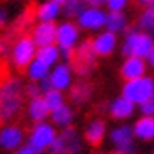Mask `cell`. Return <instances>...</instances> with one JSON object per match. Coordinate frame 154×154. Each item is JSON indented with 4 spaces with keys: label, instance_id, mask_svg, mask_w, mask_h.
Listing matches in <instances>:
<instances>
[{
    "label": "cell",
    "instance_id": "cell-37",
    "mask_svg": "<svg viewBox=\"0 0 154 154\" xmlns=\"http://www.w3.org/2000/svg\"><path fill=\"white\" fill-rule=\"evenodd\" d=\"M147 64H149L150 70H154V47H152V51L149 53V57H147Z\"/></svg>",
    "mask_w": 154,
    "mask_h": 154
},
{
    "label": "cell",
    "instance_id": "cell-36",
    "mask_svg": "<svg viewBox=\"0 0 154 154\" xmlns=\"http://www.w3.org/2000/svg\"><path fill=\"white\" fill-rule=\"evenodd\" d=\"M135 2H137L139 8H150V6H154V0H135Z\"/></svg>",
    "mask_w": 154,
    "mask_h": 154
},
{
    "label": "cell",
    "instance_id": "cell-7",
    "mask_svg": "<svg viewBox=\"0 0 154 154\" xmlns=\"http://www.w3.org/2000/svg\"><path fill=\"white\" fill-rule=\"evenodd\" d=\"M58 135V128L53 124L51 120H43V122H36L32 124L30 132L26 134V145L36 150V154H43L47 152L53 141Z\"/></svg>",
    "mask_w": 154,
    "mask_h": 154
},
{
    "label": "cell",
    "instance_id": "cell-12",
    "mask_svg": "<svg viewBox=\"0 0 154 154\" xmlns=\"http://www.w3.org/2000/svg\"><path fill=\"white\" fill-rule=\"evenodd\" d=\"M90 40H92L94 51L98 53L100 58H109V57H113L115 53L120 49V38H119V34H115V32H111V30H107V28L96 32Z\"/></svg>",
    "mask_w": 154,
    "mask_h": 154
},
{
    "label": "cell",
    "instance_id": "cell-13",
    "mask_svg": "<svg viewBox=\"0 0 154 154\" xmlns=\"http://www.w3.org/2000/svg\"><path fill=\"white\" fill-rule=\"evenodd\" d=\"M75 77L77 75L73 72L72 62H66V60H60V62L57 66H53L51 72H49V79H51L53 88H57L60 92H68V90H70L73 87V83L77 81Z\"/></svg>",
    "mask_w": 154,
    "mask_h": 154
},
{
    "label": "cell",
    "instance_id": "cell-17",
    "mask_svg": "<svg viewBox=\"0 0 154 154\" xmlns=\"http://www.w3.org/2000/svg\"><path fill=\"white\" fill-rule=\"evenodd\" d=\"M70 103L75 107H83L87 105L92 98H94V85H92L88 79H77L73 83V87L66 92Z\"/></svg>",
    "mask_w": 154,
    "mask_h": 154
},
{
    "label": "cell",
    "instance_id": "cell-35",
    "mask_svg": "<svg viewBox=\"0 0 154 154\" xmlns=\"http://www.w3.org/2000/svg\"><path fill=\"white\" fill-rule=\"evenodd\" d=\"M15 154H36V150H34L32 147H28V145H23V147L15 152Z\"/></svg>",
    "mask_w": 154,
    "mask_h": 154
},
{
    "label": "cell",
    "instance_id": "cell-23",
    "mask_svg": "<svg viewBox=\"0 0 154 154\" xmlns=\"http://www.w3.org/2000/svg\"><path fill=\"white\" fill-rule=\"evenodd\" d=\"M105 28L115 34H126L130 30V17L126 11H107V23Z\"/></svg>",
    "mask_w": 154,
    "mask_h": 154
},
{
    "label": "cell",
    "instance_id": "cell-40",
    "mask_svg": "<svg viewBox=\"0 0 154 154\" xmlns=\"http://www.w3.org/2000/svg\"><path fill=\"white\" fill-rule=\"evenodd\" d=\"M150 98H152V100H154V88H152V96H150Z\"/></svg>",
    "mask_w": 154,
    "mask_h": 154
},
{
    "label": "cell",
    "instance_id": "cell-3",
    "mask_svg": "<svg viewBox=\"0 0 154 154\" xmlns=\"http://www.w3.org/2000/svg\"><path fill=\"white\" fill-rule=\"evenodd\" d=\"M98 58L100 57L94 51V45H92L90 38L88 40H81V43L75 47L73 58H72V66H73L75 75L79 79H88L98 66Z\"/></svg>",
    "mask_w": 154,
    "mask_h": 154
},
{
    "label": "cell",
    "instance_id": "cell-11",
    "mask_svg": "<svg viewBox=\"0 0 154 154\" xmlns=\"http://www.w3.org/2000/svg\"><path fill=\"white\" fill-rule=\"evenodd\" d=\"M23 145H26V132L21 124L8 122L0 126V150L17 152Z\"/></svg>",
    "mask_w": 154,
    "mask_h": 154
},
{
    "label": "cell",
    "instance_id": "cell-32",
    "mask_svg": "<svg viewBox=\"0 0 154 154\" xmlns=\"http://www.w3.org/2000/svg\"><path fill=\"white\" fill-rule=\"evenodd\" d=\"M10 47H11V43L8 42V38L0 36V58H4L6 55H10Z\"/></svg>",
    "mask_w": 154,
    "mask_h": 154
},
{
    "label": "cell",
    "instance_id": "cell-9",
    "mask_svg": "<svg viewBox=\"0 0 154 154\" xmlns=\"http://www.w3.org/2000/svg\"><path fill=\"white\" fill-rule=\"evenodd\" d=\"M79 28L83 32H90V34H96L100 30L105 28V23H107V10L103 6H87L85 10L79 13V17L75 19Z\"/></svg>",
    "mask_w": 154,
    "mask_h": 154
},
{
    "label": "cell",
    "instance_id": "cell-26",
    "mask_svg": "<svg viewBox=\"0 0 154 154\" xmlns=\"http://www.w3.org/2000/svg\"><path fill=\"white\" fill-rule=\"evenodd\" d=\"M135 26L154 36V6L141 8V11L137 13V19H135Z\"/></svg>",
    "mask_w": 154,
    "mask_h": 154
},
{
    "label": "cell",
    "instance_id": "cell-16",
    "mask_svg": "<svg viewBox=\"0 0 154 154\" xmlns=\"http://www.w3.org/2000/svg\"><path fill=\"white\" fill-rule=\"evenodd\" d=\"M149 64H147V58H141V57H124L120 62L119 68V73H120V79L122 81H130V79H137V77H143L149 73Z\"/></svg>",
    "mask_w": 154,
    "mask_h": 154
},
{
    "label": "cell",
    "instance_id": "cell-19",
    "mask_svg": "<svg viewBox=\"0 0 154 154\" xmlns=\"http://www.w3.org/2000/svg\"><path fill=\"white\" fill-rule=\"evenodd\" d=\"M25 113H26V119L32 122V124L49 120V117H51V109H49L47 102H45L43 94L36 96V98H28L26 103H25Z\"/></svg>",
    "mask_w": 154,
    "mask_h": 154
},
{
    "label": "cell",
    "instance_id": "cell-20",
    "mask_svg": "<svg viewBox=\"0 0 154 154\" xmlns=\"http://www.w3.org/2000/svg\"><path fill=\"white\" fill-rule=\"evenodd\" d=\"M64 15L62 6L53 0H42L34 8V19L42 23H58V19Z\"/></svg>",
    "mask_w": 154,
    "mask_h": 154
},
{
    "label": "cell",
    "instance_id": "cell-39",
    "mask_svg": "<svg viewBox=\"0 0 154 154\" xmlns=\"http://www.w3.org/2000/svg\"><path fill=\"white\" fill-rule=\"evenodd\" d=\"M53 2H57V4H60V6H64V4L68 2V0H53Z\"/></svg>",
    "mask_w": 154,
    "mask_h": 154
},
{
    "label": "cell",
    "instance_id": "cell-6",
    "mask_svg": "<svg viewBox=\"0 0 154 154\" xmlns=\"http://www.w3.org/2000/svg\"><path fill=\"white\" fill-rule=\"evenodd\" d=\"M85 141L83 134L77 130L75 126L58 130L57 139L53 141V145L49 147V154H83L85 150Z\"/></svg>",
    "mask_w": 154,
    "mask_h": 154
},
{
    "label": "cell",
    "instance_id": "cell-15",
    "mask_svg": "<svg viewBox=\"0 0 154 154\" xmlns=\"http://www.w3.org/2000/svg\"><path fill=\"white\" fill-rule=\"evenodd\" d=\"M107 134H109V128H107V122L102 117H94L87 120V124L83 128V137L88 147H100L103 141H107Z\"/></svg>",
    "mask_w": 154,
    "mask_h": 154
},
{
    "label": "cell",
    "instance_id": "cell-1",
    "mask_svg": "<svg viewBox=\"0 0 154 154\" xmlns=\"http://www.w3.org/2000/svg\"><path fill=\"white\" fill-rule=\"evenodd\" d=\"M25 81L19 77H6L0 83V124L13 122L25 109Z\"/></svg>",
    "mask_w": 154,
    "mask_h": 154
},
{
    "label": "cell",
    "instance_id": "cell-8",
    "mask_svg": "<svg viewBox=\"0 0 154 154\" xmlns=\"http://www.w3.org/2000/svg\"><path fill=\"white\" fill-rule=\"evenodd\" d=\"M152 88H154V77L147 73L143 77H137V79L122 81L120 94L126 96L128 100H132L135 105H139L143 102H147V100H150Z\"/></svg>",
    "mask_w": 154,
    "mask_h": 154
},
{
    "label": "cell",
    "instance_id": "cell-42",
    "mask_svg": "<svg viewBox=\"0 0 154 154\" xmlns=\"http://www.w3.org/2000/svg\"><path fill=\"white\" fill-rule=\"evenodd\" d=\"M150 154H154V147H152V150H150Z\"/></svg>",
    "mask_w": 154,
    "mask_h": 154
},
{
    "label": "cell",
    "instance_id": "cell-18",
    "mask_svg": "<svg viewBox=\"0 0 154 154\" xmlns=\"http://www.w3.org/2000/svg\"><path fill=\"white\" fill-rule=\"evenodd\" d=\"M30 36H32L34 43L38 47H43V45H51L57 43V23H42L36 21L32 26H30Z\"/></svg>",
    "mask_w": 154,
    "mask_h": 154
},
{
    "label": "cell",
    "instance_id": "cell-33",
    "mask_svg": "<svg viewBox=\"0 0 154 154\" xmlns=\"http://www.w3.org/2000/svg\"><path fill=\"white\" fill-rule=\"evenodd\" d=\"M8 23H10V13L6 8H0V28H4Z\"/></svg>",
    "mask_w": 154,
    "mask_h": 154
},
{
    "label": "cell",
    "instance_id": "cell-41",
    "mask_svg": "<svg viewBox=\"0 0 154 154\" xmlns=\"http://www.w3.org/2000/svg\"><path fill=\"white\" fill-rule=\"evenodd\" d=\"M4 154H15V152H4Z\"/></svg>",
    "mask_w": 154,
    "mask_h": 154
},
{
    "label": "cell",
    "instance_id": "cell-14",
    "mask_svg": "<svg viewBox=\"0 0 154 154\" xmlns=\"http://www.w3.org/2000/svg\"><path fill=\"white\" fill-rule=\"evenodd\" d=\"M137 113V105L128 100L126 96H115L109 103H107V115L115 122H128L130 119H134V115Z\"/></svg>",
    "mask_w": 154,
    "mask_h": 154
},
{
    "label": "cell",
    "instance_id": "cell-30",
    "mask_svg": "<svg viewBox=\"0 0 154 154\" xmlns=\"http://www.w3.org/2000/svg\"><path fill=\"white\" fill-rule=\"evenodd\" d=\"M43 92L40 88V83H34V81H26L25 83V96L28 98H36V96H42Z\"/></svg>",
    "mask_w": 154,
    "mask_h": 154
},
{
    "label": "cell",
    "instance_id": "cell-31",
    "mask_svg": "<svg viewBox=\"0 0 154 154\" xmlns=\"http://www.w3.org/2000/svg\"><path fill=\"white\" fill-rule=\"evenodd\" d=\"M137 113L143 115V117H154V100H147V102H143L137 105Z\"/></svg>",
    "mask_w": 154,
    "mask_h": 154
},
{
    "label": "cell",
    "instance_id": "cell-21",
    "mask_svg": "<svg viewBox=\"0 0 154 154\" xmlns=\"http://www.w3.org/2000/svg\"><path fill=\"white\" fill-rule=\"evenodd\" d=\"M134 135L139 143H152L154 141V117H143L139 115L132 122Z\"/></svg>",
    "mask_w": 154,
    "mask_h": 154
},
{
    "label": "cell",
    "instance_id": "cell-27",
    "mask_svg": "<svg viewBox=\"0 0 154 154\" xmlns=\"http://www.w3.org/2000/svg\"><path fill=\"white\" fill-rule=\"evenodd\" d=\"M43 98H45V102H47V105H49L51 111L58 109L60 105H64L68 102V94H66V92L57 90V88H51L47 92H43Z\"/></svg>",
    "mask_w": 154,
    "mask_h": 154
},
{
    "label": "cell",
    "instance_id": "cell-25",
    "mask_svg": "<svg viewBox=\"0 0 154 154\" xmlns=\"http://www.w3.org/2000/svg\"><path fill=\"white\" fill-rule=\"evenodd\" d=\"M49 72H51V68L47 64H43L40 58H34L32 62L26 66V70H25L26 79L28 81H34V83H40L42 79H47Z\"/></svg>",
    "mask_w": 154,
    "mask_h": 154
},
{
    "label": "cell",
    "instance_id": "cell-10",
    "mask_svg": "<svg viewBox=\"0 0 154 154\" xmlns=\"http://www.w3.org/2000/svg\"><path fill=\"white\" fill-rule=\"evenodd\" d=\"M83 30L79 28L75 19H64L57 23V45L60 49L75 51V47L81 43Z\"/></svg>",
    "mask_w": 154,
    "mask_h": 154
},
{
    "label": "cell",
    "instance_id": "cell-29",
    "mask_svg": "<svg viewBox=\"0 0 154 154\" xmlns=\"http://www.w3.org/2000/svg\"><path fill=\"white\" fill-rule=\"evenodd\" d=\"M132 0H105V10L107 11H126Z\"/></svg>",
    "mask_w": 154,
    "mask_h": 154
},
{
    "label": "cell",
    "instance_id": "cell-28",
    "mask_svg": "<svg viewBox=\"0 0 154 154\" xmlns=\"http://www.w3.org/2000/svg\"><path fill=\"white\" fill-rule=\"evenodd\" d=\"M87 6H88L87 0H68V2L62 6L64 17H66V19H77V17H79V13H81Z\"/></svg>",
    "mask_w": 154,
    "mask_h": 154
},
{
    "label": "cell",
    "instance_id": "cell-38",
    "mask_svg": "<svg viewBox=\"0 0 154 154\" xmlns=\"http://www.w3.org/2000/svg\"><path fill=\"white\" fill-rule=\"evenodd\" d=\"M90 6H103L105 8V0H87Z\"/></svg>",
    "mask_w": 154,
    "mask_h": 154
},
{
    "label": "cell",
    "instance_id": "cell-5",
    "mask_svg": "<svg viewBox=\"0 0 154 154\" xmlns=\"http://www.w3.org/2000/svg\"><path fill=\"white\" fill-rule=\"evenodd\" d=\"M107 141L111 145L113 154H137V139L134 135L132 124L119 122L113 128H109Z\"/></svg>",
    "mask_w": 154,
    "mask_h": 154
},
{
    "label": "cell",
    "instance_id": "cell-22",
    "mask_svg": "<svg viewBox=\"0 0 154 154\" xmlns=\"http://www.w3.org/2000/svg\"><path fill=\"white\" fill-rule=\"evenodd\" d=\"M49 120H51L58 130H64V128L73 126V122H75V105H72L70 102H66L64 105H60L58 109L51 111Z\"/></svg>",
    "mask_w": 154,
    "mask_h": 154
},
{
    "label": "cell",
    "instance_id": "cell-34",
    "mask_svg": "<svg viewBox=\"0 0 154 154\" xmlns=\"http://www.w3.org/2000/svg\"><path fill=\"white\" fill-rule=\"evenodd\" d=\"M40 88H42V92H47V90L53 88V85H51V79H49V77H47V79H42V81H40Z\"/></svg>",
    "mask_w": 154,
    "mask_h": 154
},
{
    "label": "cell",
    "instance_id": "cell-4",
    "mask_svg": "<svg viewBox=\"0 0 154 154\" xmlns=\"http://www.w3.org/2000/svg\"><path fill=\"white\" fill-rule=\"evenodd\" d=\"M38 45L30 34H19L10 47V64L13 70H26V66L36 58Z\"/></svg>",
    "mask_w": 154,
    "mask_h": 154
},
{
    "label": "cell",
    "instance_id": "cell-24",
    "mask_svg": "<svg viewBox=\"0 0 154 154\" xmlns=\"http://www.w3.org/2000/svg\"><path fill=\"white\" fill-rule=\"evenodd\" d=\"M36 58H40L43 64H47L49 68H53V66H57L60 60H62V55H60V47H58L57 43H51V45H43V47H38Z\"/></svg>",
    "mask_w": 154,
    "mask_h": 154
},
{
    "label": "cell",
    "instance_id": "cell-2",
    "mask_svg": "<svg viewBox=\"0 0 154 154\" xmlns=\"http://www.w3.org/2000/svg\"><path fill=\"white\" fill-rule=\"evenodd\" d=\"M154 47V36L145 32L141 28H130L124 34V38L120 40V55L124 57H141L147 58L149 53Z\"/></svg>",
    "mask_w": 154,
    "mask_h": 154
}]
</instances>
